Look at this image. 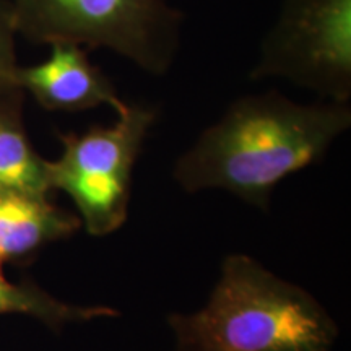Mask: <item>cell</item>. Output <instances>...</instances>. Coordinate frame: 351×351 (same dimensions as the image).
<instances>
[{
    "mask_svg": "<svg viewBox=\"0 0 351 351\" xmlns=\"http://www.w3.org/2000/svg\"><path fill=\"white\" fill-rule=\"evenodd\" d=\"M46 59L34 65H19L15 85L28 91L47 111H86L99 106L122 114L129 108L117 95L111 80L88 59L86 49L77 44H49Z\"/></svg>",
    "mask_w": 351,
    "mask_h": 351,
    "instance_id": "6",
    "label": "cell"
},
{
    "mask_svg": "<svg viewBox=\"0 0 351 351\" xmlns=\"http://www.w3.org/2000/svg\"><path fill=\"white\" fill-rule=\"evenodd\" d=\"M25 314L60 327L65 322H80L96 317L116 315V311L103 306H73L56 300L41 288L29 283H13L3 275L0 265V315Z\"/></svg>",
    "mask_w": 351,
    "mask_h": 351,
    "instance_id": "9",
    "label": "cell"
},
{
    "mask_svg": "<svg viewBox=\"0 0 351 351\" xmlns=\"http://www.w3.org/2000/svg\"><path fill=\"white\" fill-rule=\"evenodd\" d=\"M153 121L152 109L129 106L116 124L60 135L62 155L47 161L51 191L72 199L91 236L111 234L125 223L132 171Z\"/></svg>",
    "mask_w": 351,
    "mask_h": 351,
    "instance_id": "4",
    "label": "cell"
},
{
    "mask_svg": "<svg viewBox=\"0 0 351 351\" xmlns=\"http://www.w3.org/2000/svg\"><path fill=\"white\" fill-rule=\"evenodd\" d=\"M350 125L348 103L301 104L275 91L244 96L179 158L174 178L191 194L223 189L267 207L276 184L317 163Z\"/></svg>",
    "mask_w": 351,
    "mask_h": 351,
    "instance_id": "1",
    "label": "cell"
},
{
    "mask_svg": "<svg viewBox=\"0 0 351 351\" xmlns=\"http://www.w3.org/2000/svg\"><path fill=\"white\" fill-rule=\"evenodd\" d=\"M16 33L12 7L8 0H0V93L16 88Z\"/></svg>",
    "mask_w": 351,
    "mask_h": 351,
    "instance_id": "10",
    "label": "cell"
},
{
    "mask_svg": "<svg viewBox=\"0 0 351 351\" xmlns=\"http://www.w3.org/2000/svg\"><path fill=\"white\" fill-rule=\"evenodd\" d=\"M80 225V218L56 207L47 197L0 192V265L69 238Z\"/></svg>",
    "mask_w": 351,
    "mask_h": 351,
    "instance_id": "7",
    "label": "cell"
},
{
    "mask_svg": "<svg viewBox=\"0 0 351 351\" xmlns=\"http://www.w3.org/2000/svg\"><path fill=\"white\" fill-rule=\"evenodd\" d=\"M21 101L20 88L0 93V192L47 197V160L39 156L26 135Z\"/></svg>",
    "mask_w": 351,
    "mask_h": 351,
    "instance_id": "8",
    "label": "cell"
},
{
    "mask_svg": "<svg viewBox=\"0 0 351 351\" xmlns=\"http://www.w3.org/2000/svg\"><path fill=\"white\" fill-rule=\"evenodd\" d=\"M176 351H330L335 322L304 289L247 256H230L208 304L173 314Z\"/></svg>",
    "mask_w": 351,
    "mask_h": 351,
    "instance_id": "2",
    "label": "cell"
},
{
    "mask_svg": "<svg viewBox=\"0 0 351 351\" xmlns=\"http://www.w3.org/2000/svg\"><path fill=\"white\" fill-rule=\"evenodd\" d=\"M251 78H282L326 101L351 98V0H283Z\"/></svg>",
    "mask_w": 351,
    "mask_h": 351,
    "instance_id": "5",
    "label": "cell"
},
{
    "mask_svg": "<svg viewBox=\"0 0 351 351\" xmlns=\"http://www.w3.org/2000/svg\"><path fill=\"white\" fill-rule=\"evenodd\" d=\"M16 33L33 43L109 49L165 75L181 46L182 15L166 0H8Z\"/></svg>",
    "mask_w": 351,
    "mask_h": 351,
    "instance_id": "3",
    "label": "cell"
}]
</instances>
